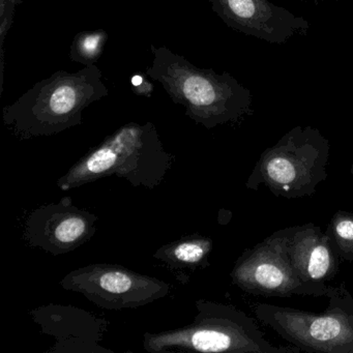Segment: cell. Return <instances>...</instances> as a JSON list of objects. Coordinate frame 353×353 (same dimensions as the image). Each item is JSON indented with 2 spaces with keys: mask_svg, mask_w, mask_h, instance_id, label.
<instances>
[{
  "mask_svg": "<svg viewBox=\"0 0 353 353\" xmlns=\"http://www.w3.org/2000/svg\"><path fill=\"white\" fill-rule=\"evenodd\" d=\"M152 65L146 75L159 82L185 115L208 130L236 125L253 114L252 92L231 74H218L190 63L167 47L150 45Z\"/></svg>",
  "mask_w": 353,
  "mask_h": 353,
  "instance_id": "obj_1",
  "label": "cell"
},
{
  "mask_svg": "<svg viewBox=\"0 0 353 353\" xmlns=\"http://www.w3.org/2000/svg\"><path fill=\"white\" fill-rule=\"evenodd\" d=\"M108 94L97 65L57 71L3 107V123L21 140L50 137L82 125L84 110Z\"/></svg>",
  "mask_w": 353,
  "mask_h": 353,
  "instance_id": "obj_2",
  "label": "cell"
},
{
  "mask_svg": "<svg viewBox=\"0 0 353 353\" xmlns=\"http://www.w3.org/2000/svg\"><path fill=\"white\" fill-rule=\"evenodd\" d=\"M174 163V154L165 150L154 123L132 121L84 154L57 179V187L67 192L105 177L117 176L134 188L154 190Z\"/></svg>",
  "mask_w": 353,
  "mask_h": 353,
  "instance_id": "obj_3",
  "label": "cell"
},
{
  "mask_svg": "<svg viewBox=\"0 0 353 353\" xmlns=\"http://www.w3.org/2000/svg\"><path fill=\"white\" fill-rule=\"evenodd\" d=\"M192 323L160 332H146L143 348L150 353H299L294 346L276 347L266 340L257 321L229 303L198 299Z\"/></svg>",
  "mask_w": 353,
  "mask_h": 353,
  "instance_id": "obj_4",
  "label": "cell"
},
{
  "mask_svg": "<svg viewBox=\"0 0 353 353\" xmlns=\"http://www.w3.org/2000/svg\"><path fill=\"white\" fill-rule=\"evenodd\" d=\"M330 140L316 128L296 125L266 148L245 185L258 191L265 187L276 197H312L327 179Z\"/></svg>",
  "mask_w": 353,
  "mask_h": 353,
  "instance_id": "obj_5",
  "label": "cell"
},
{
  "mask_svg": "<svg viewBox=\"0 0 353 353\" xmlns=\"http://www.w3.org/2000/svg\"><path fill=\"white\" fill-rule=\"evenodd\" d=\"M320 313L266 303L251 305L258 321L301 351L353 353V296L346 282L330 286Z\"/></svg>",
  "mask_w": 353,
  "mask_h": 353,
  "instance_id": "obj_6",
  "label": "cell"
},
{
  "mask_svg": "<svg viewBox=\"0 0 353 353\" xmlns=\"http://www.w3.org/2000/svg\"><path fill=\"white\" fill-rule=\"evenodd\" d=\"M291 232L292 227L279 229L245 250L231 270L233 284L255 296H326L303 282L295 270L288 252Z\"/></svg>",
  "mask_w": 353,
  "mask_h": 353,
  "instance_id": "obj_7",
  "label": "cell"
},
{
  "mask_svg": "<svg viewBox=\"0 0 353 353\" xmlns=\"http://www.w3.org/2000/svg\"><path fill=\"white\" fill-rule=\"evenodd\" d=\"M65 290L81 293L106 310L136 309L168 296L171 285L154 276L121 265L92 263L76 268L63 276Z\"/></svg>",
  "mask_w": 353,
  "mask_h": 353,
  "instance_id": "obj_8",
  "label": "cell"
},
{
  "mask_svg": "<svg viewBox=\"0 0 353 353\" xmlns=\"http://www.w3.org/2000/svg\"><path fill=\"white\" fill-rule=\"evenodd\" d=\"M99 218L73 203L71 197L44 204L30 212L24 226V239L53 256L75 251L92 241Z\"/></svg>",
  "mask_w": 353,
  "mask_h": 353,
  "instance_id": "obj_9",
  "label": "cell"
},
{
  "mask_svg": "<svg viewBox=\"0 0 353 353\" xmlns=\"http://www.w3.org/2000/svg\"><path fill=\"white\" fill-rule=\"evenodd\" d=\"M214 13L231 30L270 44H286L307 36L311 24L270 0H208Z\"/></svg>",
  "mask_w": 353,
  "mask_h": 353,
  "instance_id": "obj_10",
  "label": "cell"
},
{
  "mask_svg": "<svg viewBox=\"0 0 353 353\" xmlns=\"http://www.w3.org/2000/svg\"><path fill=\"white\" fill-rule=\"evenodd\" d=\"M43 334L55 340L51 353H113L102 346L109 322L73 305L49 303L30 312Z\"/></svg>",
  "mask_w": 353,
  "mask_h": 353,
  "instance_id": "obj_11",
  "label": "cell"
},
{
  "mask_svg": "<svg viewBox=\"0 0 353 353\" xmlns=\"http://www.w3.org/2000/svg\"><path fill=\"white\" fill-rule=\"evenodd\" d=\"M289 257L301 280L327 293L326 282L340 270L341 258L327 233L313 223L292 226Z\"/></svg>",
  "mask_w": 353,
  "mask_h": 353,
  "instance_id": "obj_12",
  "label": "cell"
},
{
  "mask_svg": "<svg viewBox=\"0 0 353 353\" xmlns=\"http://www.w3.org/2000/svg\"><path fill=\"white\" fill-rule=\"evenodd\" d=\"M214 249L210 237L193 234L162 245L152 257L173 272H195L210 265L208 258Z\"/></svg>",
  "mask_w": 353,
  "mask_h": 353,
  "instance_id": "obj_13",
  "label": "cell"
},
{
  "mask_svg": "<svg viewBox=\"0 0 353 353\" xmlns=\"http://www.w3.org/2000/svg\"><path fill=\"white\" fill-rule=\"evenodd\" d=\"M107 41L108 34L104 30L78 32L70 48V59L83 67L96 65L102 57Z\"/></svg>",
  "mask_w": 353,
  "mask_h": 353,
  "instance_id": "obj_14",
  "label": "cell"
},
{
  "mask_svg": "<svg viewBox=\"0 0 353 353\" xmlns=\"http://www.w3.org/2000/svg\"><path fill=\"white\" fill-rule=\"evenodd\" d=\"M325 232L332 239L341 260L353 262V212H334Z\"/></svg>",
  "mask_w": 353,
  "mask_h": 353,
  "instance_id": "obj_15",
  "label": "cell"
},
{
  "mask_svg": "<svg viewBox=\"0 0 353 353\" xmlns=\"http://www.w3.org/2000/svg\"><path fill=\"white\" fill-rule=\"evenodd\" d=\"M23 0H0V94L3 92L5 76V43L15 18L16 8Z\"/></svg>",
  "mask_w": 353,
  "mask_h": 353,
  "instance_id": "obj_16",
  "label": "cell"
},
{
  "mask_svg": "<svg viewBox=\"0 0 353 353\" xmlns=\"http://www.w3.org/2000/svg\"><path fill=\"white\" fill-rule=\"evenodd\" d=\"M132 90L138 96L152 97V85L143 76L135 75L132 78Z\"/></svg>",
  "mask_w": 353,
  "mask_h": 353,
  "instance_id": "obj_17",
  "label": "cell"
},
{
  "mask_svg": "<svg viewBox=\"0 0 353 353\" xmlns=\"http://www.w3.org/2000/svg\"><path fill=\"white\" fill-rule=\"evenodd\" d=\"M299 1H305V0H299ZM310 1H311V3H315V5H318V3H319L320 1H321V0H310Z\"/></svg>",
  "mask_w": 353,
  "mask_h": 353,
  "instance_id": "obj_18",
  "label": "cell"
},
{
  "mask_svg": "<svg viewBox=\"0 0 353 353\" xmlns=\"http://www.w3.org/2000/svg\"><path fill=\"white\" fill-rule=\"evenodd\" d=\"M350 174L352 175V176H353V161H352V164H351V167H350Z\"/></svg>",
  "mask_w": 353,
  "mask_h": 353,
  "instance_id": "obj_19",
  "label": "cell"
}]
</instances>
